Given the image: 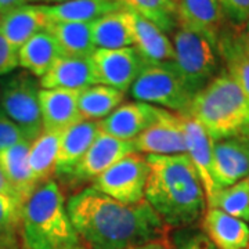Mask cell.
Here are the masks:
<instances>
[{
    "label": "cell",
    "mask_w": 249,
    "mask_h": 249,
    "mask_svg": "<svg viewBox=\"0 0 249 249\" xmlns=\"http://www.w3.org/2000/svg\"><path fill=\"white\" fill-rule=\"evenodd\" d=\"M46 25L43 4L18 6L0 16V35L18 50L32 36L46 29Z\"/></svg>",
    "instance_id": "obj_21"
},
{
    "label": "cell",
    "mask_w": 249,
    "mask_h": 249,
    "mask_svg": "<svg viewBox=\"0 0 249 249\" xmlns=\"http://www.w3.org/2000/svg\"><path fill=\"white\" fill-rule=\"evenodd\" d=\"M22 140H28L25 134L22 133V130L17 124H14L9 116L4 115L3 111L0 109V151Z\"/></svg>",
    "instance_id": "obj_34"
},
{
    "label": "cell",
    "mask_w": 249,
    "mask_h": 249,
    "mask_svg": "<svg viewBox=\"0 0 249 249\" xmlns=\"http://www.w3.org/2000/svg\"><path fill=\"white\" fill-rule=\"evenodd\" d=\"M150 175V165L145 155L134 152L118 160L93 183L98 191L126 205L145 201V186Z\"/></svg>",
    "instance_id": "obj_8"
},
{
    "label": "cell",
    "mask_w": 249,
    "mask_h": 249,
    "mask_svg": "<svg viewBox=\"0 0 249 249\" xmlns=\"http://www.w3.org/2000/svg\"><path fill=\"white\" fill-rule=\"evenodd\" d=\"M212 175L217 190L249 178V139L234 137L213 142Z\"/></svg>",
    "instance_id": "obj_12"
},
{
    "label": "cell",
    "mask_w": 249,
    "mask_h": 249,
    "mask_svg": "<svg viewBox=\"0 0 249 249\" xmlns=\"http://www.w3.org/2000/svg\"><path fill=\"white\" fill-rule=\"evenodd\" d=\"M183 118L163 109L155 124L133 140L134 150L144 155H181L187 154Z\"/></svg>",
    "instance_id": "obj_11"
},
{
    "label": "cell",
    "mask_w": 249,
    "mask_h": 249,
    "mask_svg": "<svg viewBox=\"0 0 249 249\" xmlns=\"http://www.w3.org/2000/svg\"><path fill=\"white\" fill-rule=\"evenodd\" d=\"M46 31L57 40L62 55L86 58L96 52L91 37V22H49Z\"/></svg>",
    "instance_id": "obj_27"
},
{
    "label": "cell",
    "mask_w": 249,
    "mask_h": 249,
    "mask_svg": "<svg viewBox=\"0 0 249 249\" xmlns=\"http://www.w3.org/2000/svg\"><path fill=\"white\" fill-rule=\"evenodd\" d=\"M187 116L196 119L213 142L249 139V100L226 70L196 93Z\"/></svg>",
    "instance_id": "obj_4"
},
{
    "label": "cell",
    "mask_w": 249,
    "mask_h": 249,
    "mask_svg": "<svg viewBox=\"0 0 249 249\" xmlns=\"http://www.w3.org/2000/svg\"><path fill=\"white\" fill-rule=\"evenodd\" d=\"M22 206L17 198L0 193V234H18L21 229Z\"/></svg>",
    "instance_id": "obj_32"
},
{
    "label": "cell",
    "mask_w": 249,
    "mask_h": 249,
    "mask_svg": "<svg viewBox=\"0 0 249 249\" xmlns=\"http://www.w3.org/2000/svg\"><path fill=\"white\" fill-rule=\"evenodd\" d=\"M173 67L196 96L217 75V47L205 36L178 28L173 35Z\"/></svg>",
    "instance_id": "obj_6"
},
{
    "label": "cell",
    "mask_w": 249,
    "mask_h": 249,
    "mask_svg": "<svg viewBox=\"0 0 249 249\" xmlns=\"http://www.w3.org/2000/svg\"><path fill=\"white\" fill-rule=\"evenodd\" d=\"M19 231L24 249H65L79 245L62 190L55 180L49 178L36 187L25 201Z\"/></svg>",
    "instance_id": "obj_3"
},
{
    "label": "cell",
    "mask_w": 249,
    "mask_h": 249,
    "mask_svg": "<svg viewBox=\"0 0 249 249\" xmlns=\"http://www.w3.org/2000/svg\"><path fill=\"white\" fill-rule=\"evenodd\" d=\"M244 31H245V35H247V39H248L249 42V21L245 24V29Z\"/></svg>",
    "instance_id": "obj_41"
},
{
    "label": "cell",
    "mask_w": 249,
    "mask_h": 249,
    "mask_svg": "<svg viewBox=\"0 0 249 249\" xmlns=\"http://www.w3.org/2000/svg\"><path fill=\"white\" fill-rule=\"evenodd\" d=\"M183 129L186 134L187 155L194 165L204 187L205 199L208 201L217 191L213 175V140L196 119L184 116Z\"/></svg>",
    "instance_id": "obj_15"
},
{
    "label": "cell",
    "mask_w": 249,
    "mask_h": 249,
    "mask_svg": "<svg viewBox=\"0 0 249 249\" xmlns=\"http://www.w3.org/2000/svg\"><path fill=\"white\" fill-rule=\"evenodd\" d=\"M223 16L232 27L241 28L249 21V0H219Z\"/></svg>",
    "instance_id": "obj_33"
},
{
    "label": "cell",
    "mask_w": 249,
    "mask_h": 249,
    "mask_svg": "<svg viewBox=\"0 0 249 249\" xmlns=\"http://www.w3.org/2000/svg\"><path fill=\"white\" fill-rule=\"evenodd\" d=\"M90 61L97 85L109 86L124 93L130 90L134 80L148 64L134 46L112 50L96 49Z\"/></svg>",
    "instance_id": "obj_9"
},
{
    "label": "cell",
    "mask_w": 249,
    "mask_h": 249,
    "mask_svg": "<svg viewBox=\"0 0 249 249\" xmlns=\"http://www.w3.org/2000/svg\"><path fill=\"white\" fill-rule=\"evenodd\" d=\"M150 175L145 201L169 227L196 223L206 211L201 178L187 154L145 155Z\"/></svg>",
    "instance_id": "obj_2"
},
{
    "label": "cell",
    "mask_w": 249,
    "mask_h": 249,
    "mask_svg": "<svg viewBox=\"0 0 249 249\" xmlns=\"http://www.w3.org/2000/svg\"><path fill=\"white\" fill-rule=\"evenodd\" d=\"M39 89V80L27 71L0 80V109L22 130L29 142H34L43 132Z\"/></svg>",
    "instance_id": "obj_7"
},
{
    "label": "cell",
    "mask_w": 249,
    "mask_h": 249,
    "mask_svg": "<svg viewBox=\"0 0 249 249\" xmlns=\"http://www.w3.org/2000/svg\"><path fill=\"white\" fill-rule=\"evenodd\" d=\"M163 108L147 103H127L100 121V130L121 140H134L137 136L155 124L162 115Z\"/></svg>",
    "instance_id": "obj_13"
},
{
    "label": "cell",
    "mask_w": 249,
    "mask_h": 249,
    "mask_svg": "<svg viewBox=\"0 0 249 249\" xmlns=\"http://www.w3.org/2000/svg\"><path fill=\"white\" fill-rule=\"evenodd\" d=\"M206 208L220 209L224 213L249 223V178L217 190L206 201Z\"/></svg>",
    "instance_id": "obj_30"
},
{
    "label": "cell",
    "mask_w": 249,
    "mask_h": 249,
    "mask_svg": "<svg viewBox=\"0 0 249 249\" xmlns=\"http://www.w3.org/2000/svg\"><path fill=\"white\" fill-rule=\"evenodd\" d=\"M40 89L82 91L97 85L90 57L61 55L40 78Z\"/></svg>",
    "instance_id": "obj_17"
},
{
    "label": "cell",
    "mask_w": 249,
    "mask_h": 249,
    "mask_svg": "<svg viewBox=\"0 0 249 249\" xmlns=\"http://www.w3.org/2000/svg\"><path fill=\"white\" fill-rule=\"evenodd\" d=\"M222 6L219 0H178V25L205 36L217 47L223 29Z\"/></svg>",
    "instance_id": "obj_14"
},
{
    "label": "cell",
    "mask_w": 249,
    "mask_h": 249,
    "mask_svg": "<svg viewBox=\"0 0 249 249\" xmlns=\"http://www.w3.org/2000/svg\"><path fill=\"white\" fill-rule=\"evenodd\" d=\"M61 55L57 40L46 29L32 36L18 50L19 67L35 78H42Z\"/></svg>",
    "instance_id": "obj_26"
},
{
    "label": "cell",
    "mask_w": 249,
    "mask_h": 249,
    "mask_svg": "<svg viewBox=\"0 0 249 249\" xmlns=\"http://www.w3.org/2000/svg\"><path fill=\"white\" fill-rule=\"evenodd\" d=\"M130 94L140 103L187 116L196 97L178 76L172 62L147 64L130 88Z\"/></svg>",
    "instance_id": "obj_5"
},
{
    "label": "cell",
    "mask_w": 249,
    "mask_h": 249,
    "mask_svg": "<svg viewBox=\"0 0 249 249\" xmlns=\"http://www.w3.org/2000/svg\"><path fill=\"white\" fill-rule=\"evenodd\" d=\"M65 249H88L85 245H75V247H70V248H65Z\"/></svg>",
    "instance_id": "obj_42"
},
{
    "label": "cell",
    "mask_w": 249,
    "mask_h": 249,
    "mask_svg": "<svg viewBox=\"0 0 249 249\" xmlns=\"http://www.w3.org/2000/svg\"><path fill=\"white\" fill-rule=\"evenodd\" d=\"M217 54L227 73L249 100V42L245 31L232 25L223 27L217 40Z\"/></svg>",
    "instance_id": "obj_18"
},
{
    "label": "cell",
    "mask_w": 249,
    "mask_h": 249,
    "mask_svg": "<svg viewBox=\"0 0 249 249\" xmlns=\"http://www.w3.org/2000/svg\"><path fill=\"white\" fill-rule=\"evenodd\" d=\"M31 142L29 140H22L0 151V169L16 190L22 204H25L37 187L29 168Z\"/></svg>",
    "instance_id": "obj_23"
},
{
    "label": "cell",
    "mask_w": 249,
    "mask_h": 249,
    "mask_svg": "<svg viewBox=\"0 0 249 249\" xmlns=\"http://www.w3.org/2000/svg\"><path fill=\"white\" fill-rule=\"evenodd\" d=\"M173 1H175V3H176V4H178V0H173Z\"/></svg>",
    "instance_id": "obj_44"
},
{
    "label": "cell",
    "mask_w": 249,
    "mask_h": 249,
    "mask_svg": "<svg viewBox=\"0 0 249 249\" xmlns=\"http://www.w3.org/2000/svg\"><path fill=\"white\" fill-rule=\"evenodd\" d=\"M124 100V91L104 85H94L79 91L78 108L82 119L100 122L122 106Z\"/></svg>",
    "instance_id": "obj_28"
},
{
    "label": "cell",
    "mask_w": 249,
    "mask_h": 249,
    "mask_svg": "<svg viewBox=\"0 0 249 249\" xmlns=\"http://www.w3.org/2000/svg\"><path fill=\"white\" fill-rule=\"evenodd\" d=\"M79 91L60 89H40L39 103L43 130L64 132L82 121L78 108Z\"/></svg>",
    "instance_id": "obj_19"
},
{
    "label": "cell",
    "mask_w": 249,
    "mask_h": 249,
    "mask_svg": "<svg viewBox=\"0 0 249 249\" xmlns=\"http://www.w3.org/2000/svg\"><path fill=\"white\" fill-rule=\"evenodd\" d=\"M0 193H1V194H4V196H13V198H17L18 201H19V198H18L16 190H14L13 186L10 184L9 180H7V178L4 176V173L1 172V169H0ZM19 202H21V201H19Z\"/></svg>",
    "instance_id": "obj_38"
},
{
    "label": "cell",
    "mask_w": 249,
    "mask_h": 249,
    "mask_svg": "<svg viewBox=\"0 0 249 249\" xmlns=\"http://www.w3.org/2000/svg\"><path fill=\"white\" fill-rule=\"evenodd\" d=\"M29 1H39V0H0V16L11 9H16L18 6L28 4Z\"/></svg>",
    "instance_id": "obj_39"
},
{
    "label": "cell",
    "mask_w": 249,
    "mask_h": 249,
    "mask_svg": "<svg viewBox=\"0 0 249 249\" xmlns=\"http://www.w3.org/2000/svg\"><path fill=\"white\" fill-rule=\"evenodd\" d=\"M61 136L62 132L43 130L31 142L29 168L37 186L47 181L54 173Z\"/></svg>",
    "instance_id": "obj_29"
},
{
    "label": "cell",
    "mask_w": 249,
    "mask_h": 249,
    "mask_svg": "<svg viewBox=\"0 0 249 249\" xmlns=\"http://www.w3.org/2000/svg\"><path fill=\"white\" fill-rule=\"evenodd\" d=\"M172 249H216V247L208 240L205 234L196 232L188 235L184 240L178 241V245Z\"/></svg>",
    "instance_id": "obj_36"
},
{
    "label": "cell",
    "mask_w": 249,
    "mask_h": 249,
    "mask_svg": "<svg viewBox=\"0 0 249 249\" xmlns=\"http://www.w3.org/2000/svg\"><path fill=\"white\" fill-rule=\"evenodd\" d=\"M126 9L119 0H65L43 4L49 22H93L109 13Z\"/></svg>",
    "instance_id": "obj_22"
},
{
    "label": "cell",
    "mask_w": 249,
    "mask_h": 249,
    "mask_svg": "<svg viewBox=\"0 0 249 249\" xmlns=\"http://www.w3.org/2000/svg\"><path fill=\"white\" fill-rule=\"evenodd\" d=\"M130 249H172V244L168 240L162 241H152L148 244H144L140 247H134Z\"/></svg>",
    "instance_id": "obj_40"
},
{
    "label": "cell",
    "mask_w": 249,
    "mask_h": 249,
    "mask_svg": "<svg viewBox=\"0 0 249 249\" xmlns=\"http://www.w3.org/2000/svg\"><path fill=\"white\" fill-rule=\"evenodd\" d=\"M134 47L148 64L172 62L175 58L173 43L163 31L132 11Z\"/></svg>",
    "instance_id": "obj_25"
},
{
    "label": "cell",
    "mask_w": 249,
    "mask_h": 249,
    "mask_svg": "<svg viewBox=\"0 0 249 249\" xmlns=\"http://www.w3.org/2000/svg\"><path fill=\"white\" fill-rule=\"evenodd\" d=\"M67 211L88 249H130L168 240L170 231L147 201L122 204L93 186L70 196Z\"/></svg>",
    "instance_id": "obj_1"
},
{
    "label": "cell",
    "mask_w": 249,
    "mask_h": 249,
    "mask_svg": "<svg viewBox=\"0 0 249 249\" xmlns=\"http://www.w3.org/2000/svg\"><path fill=\"white\" fill-rule=\"evenodd\" d=\"M100 133V124L97 121L82 119L62 132L60 148L57 154L54 175L58 178L70 176L73 168L79 163L82 157L88 152L90 145Z\"/></svg>",
    "instance_id": "obj_16"
},
{
    "label": "cell",
    "mask_w": 249,
    "mask_h": 249,
    "mask_svg": "<svg viewBox=\"0 0 249 249\" xmlns=\"http://www.w3.org/2000/svg\"><path fill=\"white\" fill-rule=\"evenodd\" d=\"M39 1H57V3H61V1H65V0H39Z\"/></svg>",
    "instance_id": "obj_43"
},
{
    "label": "cell",
    "mask_w": 249,
    "mask_h": 249,
    "mask_svg": "<svg viewBox=\"0 0 249 249\" xmlns=\"http://www.w3.org/2000/svg\"><path fill=\"white\" fill-rule=\"evenodd\" d=\"M202 229L216 249H248L249 226L216 208H206Z\"/></svg>",
    "instance_id": "obj_20"
},
{
    "label": "cell",
    "mask_w": 249,
    "mask_h": 249,
    "mask_svg": "<svg viewBox=\"0 0 249 249\" xmlns=\"http://www.w3.org/2000/svg\"><path fill=\"white\" fill-rule=\"evenodd\" d=\"M0 249H19L18 234H0Z\"/></svg>",
    "instance_id": "obj_37"
},
{
    "label": "cell",
    "mask_w": 249,
    "mask_h": 249,
    "mask_svg": "<svg viewBox=\"0 0 249 249\" xmlns=\"http://www.w3.org/2000/svg\"><path fill=\"white\" fill-rule=\"evenodd\" d=\"M19 67L18 49L13 47L0 35V76L10 75Z\"/></svg>",
    "instance_id": "obj_35"
},
{
    "label": "cell",
    "mask_w": 249,
    "mask_h": 249,
    "mask_svg": "<svg viewBox=\"0 0 249 249\" xmlns=\"http://www.w3.org/2000/svg\"><path fill=\"white\" fill-rule=\"evenodd\" d=\"M134 152L133 140H121L100 130L97 139L90 145L88 152L82 157L70 176L64 180H67L71 186H79L89 180L94 181L118 160H124V157Z\"/></svg>",
    "instance_id": "obj_10"
},
{
    "label": "cell",
    "mask_w": 249,
    "mask_h": 249,
    "mask_svg": "<svg viewBox=\"0 0 249 249\" xmlns=\"http://www.w3.org/2000/svg\"><path fill=\"white\" fill-rule=\"evenodd\" d=\"M126 9L142 16L160 31L172 32L178 27V4L173 0H119Z\"/></svg>",
    "instance_id": "obj_31"
},
{
    "label": "cell",
    "mask_w": 249,
    "mask_h": 249,
    "mask_svg": "<svg viewBox=\"0 0 249 249\" xmlns=\"http://www.w3.org/2000/svg\"><path fill=\"white\" fill-rule=\"evenodd\" d=\"M91 37L96 49H124L134 46L132 11L122 9L91 22Z\"/></svg>",
    "instance_id": "obj_24"
}]
</instances>
